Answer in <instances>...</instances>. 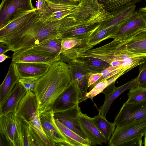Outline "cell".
I'll return each mask as SVG.
<instances>
[{
  "label": "cell",
  "mask_w": 146,
  "mask_h": 146,
  "mask_svg": "<svg viewBox=\"0 0 146 146\" xmlns=\"http://www.w3.org/2000/svg\"><path fill=\"white\" fill-rule=\"evenodd\" d=\"M36 11L39 19L45 21L51 15L52 12L48 7L45 0H37L36 4Z\"/></svg>",
  "instance_id": "836d02e7"
},
{
  "label": "cell",
  "mask_w": 146,
  "mask_h": 146,
  "mask_svg": "<svg viewBox=\"0 0 146 146\" xmlns=\"http://www.w3.org/2000/svg\"><path fill=\"white\" fill-rule=\"evenodd\" d=\"M36 10V9L26 11L15 16L5 26L0 29V39L6 37L20 29L34 15Z\"/></svg>",
  "instance_id": "7402d4cb"
},
{
  "label": "cell",
  "mask_w": 146,
  "mask_h": 146,
  "mask_svg": "<svg viewBox=\"0 0 146 146\" xmlns=\"http://www.w3.org/2000/svg\"><path fill=\"white\" fill-rule=\"evenodd\" d=\"M62 40V38L54 39L30 48L50 54L56 57L60 58Z\"/></svg>",
  "instance_id": "83f0119b"
},
{
  "label": "cell",
  "mask_w": 146,
  "mask_h": 146,
  "mask_svg": "<svg viewBox=\"0 0 146 146\" xmlns=\"http://www.w3.org/2000/svg\"><path fill=\"white\" fill-rule=\"evenodd\" d=\"M139 70L137 76L138 85L146 87V61L139 65Z\"/></svg>",
  "instance_id": "74e56055"
},
{
  "label": "cell",
  "mask_w": 146,
  "mask_h": 146,
  "mask_svg": "<svg viewBox=\"0 0 146 146\" xmlns=\"http://www.w3.org/2000/svg\"><path fill=\"white\" fill-rule=\"evenodd\" d=\"M146 131V119L132 122L115 128L108 142L110 146H119L123 142L133 139L142 138Z\"/></svg>",
  "instance_id": "8992f818"
},
{
  "label": "cell",
  "mask_w": 146,
  "mask_h": 146,
  "mask_svg": "<svg viewBox=\"0 0 146 146\" xmlns=\"http://www.w3.org/2000/svg\"><path fill=\"white\" fill-rule=\"evenodd\" d=\"M101 76V73L91 74L88 80V88L98 81Z\"/></svg>",
  "instance_id": "60d3db41"
},
{
  "label": "cell",
  "mask_w": 146,
  "mask_h": 146,
  "mask_svg": "<svg viewBox=\"0 0 146 146\" xmlns=\"http://www.w3.org/2000/svg\"><path fill=\"white\" fill-rule=\"evenodd\" d=\"M69 64L60 60L52 63L38 80L34 93L39 114L52 109L60 94L72 82Z\"/></svg>",
  "instance_id": "7a4b0ae2"
},
{
  "label": "cell",
  "mask_w": 146,
  "mask_h": 146,
  "mask_svg": "<svg viewBox=\"0 0 146 146\" xmlns=\"http://www.w3.org/2000/svg\"><path fill=\"white\" fill-rule=\"evenodd\" d=\"M29 133L31 146H45V145L35 129L29 124Z\"/></svg>",
  "instance_id": "d590c367"
},
{
  "label": "cell",
  "mask_w": 146,
  "mask_h": 146,
  "mask_svg": "<svg viewBox=\"0 0 146 146\" xmlns=\"http://www.w3.org/2000/svg\"><path fill=\"white\" fill-rule=\"evenodd\" d=\"M61 20L44 21L39 19L36 11L22 28L15 33L0 39L6 43L10 51L15 52L32 47L48 41L61 38L59 32Z\"/></svg>",
  "instance_id": "6da1fadb"
},
{
  "label": "cell",
  "mask_w": 146,
  "mask_h": 146,
  "mask_svg": "<svg viewBox=\"0 0 146 146\" xmlns=\"http://www.w3.org/2000/svg\"><path fill=\"white\" fill-rule=\"evenodd\" d=\"M138 12L144 21L146 26V10L141 8L139 9Z\"/></svg>",
  "instance_id": "7bdbcfd3"
},
{
  "label": "cell",
  "mask_w": 146,
  "mask_h": 146,
  "mask_svg": "<svg viewBox=\"0 0 146 146\" xmlns=\"http://www.w3.org/2000/svg\"><path fill=\"white\" fill-rule=\"evenodd\" d=\"M146 119V99L136 103L125 102L116 116L113 123L119 128L132 122Z\"/></svg>",
  "instance_id": "9c48e42d"
},
{
  "label": "cell",
  "mask_w": 146,
  "mask_h": 146,
  "mask_svg": "<svg viewBox=\"0 0 146 146\" xmlns=\"http://www.w3.org/2000/svg\"><path fill=\"white\" fill-rule=\"evenodd\" d=\"M31 146L29 133V124L24 121L20 135L19 146Z\"/></svg>",
  "instance_id": "e575fe53"
},
{
  "label": "cell",
  "mask_w": 146,
  "mask_h": 146,
  "mask_svg": "<svg viewBox=\"0 0 146 146\" xmlns=\"http://www.w3.org/2000/svg\"><path fill=\"white\" fill-rule=\"evenodd\" d=\"M79 104L66 110L54 111V117L82 137L87 139L81 128L79 121V115L81 111Z\"/></svg>",
  "instance_id": "7c38bea8"
},
{
  "label": "cell",
  "mask_w": 146,
  "mask_h": 146,
  "mask_svg": "<svg viewBox=\"0 0 146 146\" xmlns=\"http://www.w3.org/2000/svg\"><path fill=\"white\" fill-rule=\"evenodd\" d=\"M8 51H10L9 47L5 43L0 41V54H5Z\"/></svg>",
  "instance_id": "b9f144b4"
},
{
  "label": "cell",
  "mask_w": 146,
  "mask_h": 146,
  "mask_svg": "<svg viewBox=\"0 0 146 146\" xmlns=\"http://www.w3.org/2000/svg\"><path fill=\"white\" fill-rule=\"evenodd\" d=\"M82 56L100 58L110 66L120 67L127 72L146 61V57L135 55L127 51L123 38L114 39L102 46L89 49Z\"/></svg>",
  "instance_id": "3957f363"
},
{
  "label": "cell",
  "mask_w": 146,
  "mask_h": 146,
  "mask_svg": "<svg viewBox=\"0 0 146 146\" xmlns=\"http://www.w3.org/2000/svg\"><path fill=\"white\" fill-rule=\"evenodd\" d=\"M83 64L88 69L91 74L100 73L110 66V64L105 61L91 57H84Z\"/></svg>",
  "instance_id": "4dcf8cb0"
},
{
  "label": "cell",
  "mask_w": 146,
  "mask_h": 146,
  "mask_svg": "<svg viewBox=\"0 0 146 146\" xmlns=\"http://www.w3.org/2000/svg\"><path fill=\"white\" fill-rule=\"evenodd\" d=\"M32 0H2L0 6V29L15 16L26 11L36 9Z\"/></svg>",
  "instance_id": "ba28073f"
},
{
  "label": "cell",
  "mask_w": 146,
  "mask_h": 146,
  "mask_svg": "<svg viewBox=\"0 0 146 146\" xmlns=\"http://www.w3.org/2000/svg\"><path fill=\"white\" fill-rule=\"evenodd\" d=\"M143 144H144V146H146V131L144 135V140Z\"/></svg>",
  "instance_id": "f6af8a7d"
},
{
  "label": "cell",
  "mask_w": 146,
  "mask_h": 146,
  "mask_svg": "<svg viewBox=\"0 0 146 146\" xmlns=\"http://www.w3.org/2000/svg\"><path fill=\"white\" fill-rule=\"evenodd\" d=\"M68 64L72 80L80 90L82 98L88 92V80L91 73L82 64L74 62Z\"/></svg>",
  "instance_id": "ac0fdd59"
},
{
  "label": "cell",
  "mask_w": 146,
  "mask_h": 146,
  "mask_svg": "<svg viewBox=\"0 0 146 146\" xmlns=\"http://www.w3.org/2000/svg\"><path fill=\"white\" fill-rule=\"evenodd\" d=\"M15 114L29 124L39 114L37 100L34 92L27 90L26 94L19 104Z\"/></svg>",
  "instance_id": "4fadbf2b"
},
{
  "label": "cell",
  "mask_w": 146,
  "mask_h": 146,
  "mask_svg": "<svg viewBox=\"0 0 146 146\" xmlns=\"http://www.w3.org/2000/svg\"><path fill=\"white\" fill-rule=\"evenodd\" d=\"M143 144L142 138H137L126 141L120 146H142Z\"/></svg>",
  "instance_id": "f35d334b"
},
{
  "label": "cell",
  "mask_w": 146,
  "mask_h": 146,
  "mask_svg": "<svg viewBox=\"0 0 146 146\" xmlns=\"http://www.w3.org/2000/svg\"><path fill=\"white\" fill-rule=\"evenodd\" d=\"M56 123L60 130L66 136L72 146H91V142L84 139L64 125L55 119Z\"/></svg>",
  "instance_id": "4316f807"
},
{
  "label": "cell",
  "mask_w": 146,
  "mask_h": 146,
  "mask_svg": "<svg viewBox=\"0 0 146 146\" xmlns=\"http://www.w3.org/2000/svg\"><path fill=\"white\" fill-rule=\"evenodd\" d=\"M75 0V1H81V0Z\"/></svg>",
  "instance_id": "7dc6e473"
},
{
  "label": "cell",
  "mask_w": 146,
  "mask_h": 146,
  "mask_svg": "<svg viewBox=\"0 0 146 146\" xmlns=\"http://www.w3.org/2000/svg\"><path fill=\"white\" fill-rule=\"evenodd\" d=\"M101 23L75 20L68 15L61 20L59 32L62 39H84L88 38Z\"/></svg>",
  "instance_id": "277c9868"
},
{
  "label": "cell",
  "mask_w": 146,
  "mask_h": 146,
  "mask_svg": "<svg viewBox=\"0 0 146 146\" xmlns=\"http://www.w3.org/2000/svg\"><path fill=\"white\" fill-rule=\"evenodd\" d=\"M13 62L19 78H39L47 72L50 66L44 63Z\"/></svg>",
  "instance_id": "2e32d148"
},
{
  "label": "cell",
  "mask_w": 146,
  "mask_h": 146,
  "mask_svg": "<svg viewBox=\"0 0 146 146\" xmlns=\"http://www.w3.org/2000/svg\"><path fill=\"white\" fill-rule=\"evenodd\" d=\"M33 78H19L18 82L26 89L34 92L38 79Z\"/></svg>",
  "instance_id": "8d00e7d4"
},
{
  "label": "cell",
  "mask_w": 146,
  "mask_h": 146,
  "mask_svg": "<svg viewBox=\"0 0 146 146\" xmlns=\"http://www.w3.org/2000/svg\"><path fill=\"white\" fill-rule=\"evenodd\" d=\"M19 79L12 62L7 74L0 86V105L8 98Z\"/></svg>",
  "instance_id": "cb8c5ba5"
},
{
  "label": "cell",
  "mask_w": 146,
  "mask_h": 146,
  "mask_svg": "<svg viewBox=\"0 0 146 146\" xmlns=\"http://www.w3.org/2000/svg\"><path fill=\"white\" fill-rule=\"evenodd\" d=\"M137 86L138 83L137 77L119 87H115L113 91L105 95L104 103L98 110V114L106 118V114L115 100L127 90L134 88Z\"/></svg>",
  "instance_id": "44dd1931"
},
{
  "label": "cell",
  "mask_w": 146,
  "mask_h": 146,
  "mask_svg": "<svg viewBox=\"0 0 146 146\" xmlns=\"http://www.w3.org/2000/svg\"><path fill=\"white\" fill-rule=\"evenodd\" d=\"M9 58V56L6 55L5 54H0V62L1 63L5 60L7 58Z\"/></svg>",
  "instance_id": "ee69618b"
},
{
  "label": "cell",
  "mask_w": 146,
  "mask_h": 146,
  "mask_svg": "<svg viewBox=\"0 0 146 146\" xmlns=\"http://www.w3.org/2000/svg\"><path fill=\"white\" fill-rule=\"evenodd\" d=\"M120 26H114L99 31L94 32L88 39V44L93 46L102 41L112 38Z\"/></svg>",
  "instance_id": "f546056e"
},
{
  "label": "cell",
  "mask_w": 146,
  "mask_h": 146,
  "mask_svg": "<svg viewBox=\"0 0 146 146\" xmlns=\"http://www.w3.org/2000/svg\"><path fill=\"white\" fill-rule=\"evenodd\" d=\"M82 98L80 90L72 81L60 94L55 101L52 109L54 111L66 110L79 104Z\"/></svg>",
  "instance_id": "5bb4252c"
},
{
  "label": "cell",
  "mask_w": 146,
  "mask_h": 146,
  "mask_svg": "<svg viewBox=\"0 0 146 146\" xmlns=\"http://www.w3.org/2000/svg\"><path fill=\"white\" fill-rule=\"evenodd\" d=\"M52 109L39 114L40 123L45 134L56 145L72 146L66 136L57 125Z\"/></svg>",
  "instance_id": "30bf717a"
},
{
  "label": "cell",
  "mask_w": 146,
  "mask_h": 146,
  "mask_svg": "<svg viewBox=\"0 0 146 146\" xmlns=\"http://www.w3.org/2000/svg\"><path fill=\"white\" fill-rule=\"evenodd\" d=\"M146 28L145 23L138 11L128 18L120 26L112 36L114 39H121L131 36Z\"/></svg>",
  "instance_id": "e0dca14e"
},
{
  "label": "cell",
  "mask_w": 146,
  "mask_h": 146,
  "mask_svg": "<svg viewBox=\"0 0 146 146\" xmlns=\"http://www.w3.org/2000/svg\"><path fill=\"white\" fill-rule=\"evenodd\" d=\"M24 121L10 112L0 116V132L6 138L10 146H19L21 129Z\"/></svg>",
  "instance_id": "52a82bcc"
},
{
  "label": "cell",
  "mask_w": 146,
  "mask_h": 146,
  "mask_svg": "<svg viewBox=\"0 0 146 146\" xmlns=\"http://www.w3.org/2000/svg\"></svg>",
  "instance_id": "c3c4849f"
},
{
  "label": "cell",
  "mask_w": 146,
  "mask_h": 146,
  "mask_svg": "<svg viewBox=\"0 0 146 146\" xmlns=\"http://www.w3.org/2000/svg\"><path fill=\"white\" fill-rule=\"evenodd\" d=\"M135 8L136 5H135L125 7L117 11L112 17L102 22L94 32L99 31L112 26H120L136 12Z\"/></svg>",
  "instance_id": "603a6c76"
},
{
  "label": "cell",
  "mask_w": 146,
  "mask_h": 146,
  "mask_svg": "<svg viewBox=\"0 0 146 146\" xmlns=\"http://www.w3.org/2000/svg\"><path fill=\"white\" fill-rule=\"evenodd\" d=\"M92 118L95 123L108 142L114 131L116 125L99 114Z\"/></svg>",
  "instance_id": "f1b7e54d"
},
{
  "label": "cell",
  "mask_w": 146,
  "mask_h": 146,
  "mask_svg": "<svg viewBox=\"0 0 146 146\" xmlns=\"http://www.w3.org/2000/svg\"><path fill=\"white\" fill-rule=\"evenodd\" d=\"M79 119L81 128L87 138L91 142V146L108 143L106 138L95 123L92 117L80 112Z\"/></svg>",
  "instance_id": "9a60e30c"
},
{
  "label": "cell",
  "mask_w": 146,
  "mask_h": 146,
  "mask_svg": "<svg viewBox=\"0 0 146 146\" xmlns=\"http://www.w3.org/2000/svg\"><path fill=\"white\" fill-rule=\"evenodd\" d=\"M26 92V89L18 81L6 101L0 105V116L10 112H15L20 102Z\"/></svg>",
  "instance_id": "ffe728a7"
},
{
  "label": "cell",
  "mask_w": 146,
  "mask_h": 146,
  "mask_svg": "<svg viewBox=\"0 0 146 146\" xmlns=\"http://www.w3.org/2000/svg\"><path fill=\"white\" fill-rule=\"evenodd\" d=\"M143 9L146 10V7H142L141 8Z\"/></svg>",
  "instance_id": "bcb514c9"
},
{
  "label": "cell",
  "mask_w": 146,
  "mask_h": 146,
  "mask_svg": "<svg viewBox=\"0 0 146 146\" xmlns=\"http://www.w3.org/2000/svg\"><path fill=\"white\" fill-rule=\"evenodd\" d=\"M46 1L52 3L65 5H78L80 1L74 0H45Z\"/></svg>",
  "instance_id": "ab89813d"
},
{
  "label": "cell",
  "mask_w": 146,
  "mask_h": 146,
  "mask_svg": "<svg viewBox=\"0 0 146 146\" xmlns=\"http://www.w3.org/2000/svg\"><path fill=\"white\" fill-rule=\"evenodd\" d=\"M46 2L48 6L52 12L51 15L47 20V21H48L61 20L78 10L80 7L79 3L75 5H65Z\"/></svg>",
  "instance_id": "d4e9b609"
},
{
  "label": "cell",
  "mask_w": 146,
  "mask_h": 146,
  "mask_svg": "<svg viewBox=\"0 0 146 146\" xmlns=\"http://www.w3.org/2000/svg\"><path fill=\"white\" fill-rule=\"evenodd\" d=\"M128 104L137 103L146 99V87L139 86L130 89L127 94Z\"/></svg>",
  "instance_id": "d6a6232c"
},
{
  "label": "cell",
  "mask_w": 146,
  "mask_h": 146,
  "mask_svg": "<svg viewBox=\"0 0 146 146\" xmlns=\"http://www.w3.org/2000/svg\"><path fill=\"white\" fill-rule=\"evenodd\" d=\"M102 5L105 11L113 15L117 11L135 5L141 0H97Z\"/></svg>",
  "instance_id": "484cf974"
},
{
  "label": "cell",
  "mask_w": 146,
  "mask_h": 146,
  "mask_svg": "<svg viewBox=\"0 0 146 146\" xmlns=\"http://www.w3.org/2000/svg\"><path fill=\"white\" fill-rule=\"evenodd\" d=\"M60 60L59 58L31 48L19 50L14 52L12 57L13 62H28L44 63L50 65Z\"/></svg>",
  "instance_id": "8fae6325"
},
{
  "label": "cell",
  "mask_w": 146,
  "mask_h": 146,
  "mask_svg": "<svg viewBox=\"0 0 146 146\" xmlns=\"http://www.w3.org/2000/svg\"><path fill=\"white\" fill-rule=\"evenodd\" d=\"M123 38L127 51L135 55L146 57V28L131 36Z\"/></svg>",
  "instance_id": "d6986e66"
},
{
  "label": "cell",
  "mask_w": 146,
  "mask_h": 146,
  "mask_svg": "<svg viewBox=\"0 0 146 146\" xmlns=\"http://www.w3.org/2000/svg\"><path fill=\"white\" fill-rule=\"evenodd\" d=\"M118 76L115 77L110 79L102 81L95 85L86 96L79 101V103L90 98L93 100V98L99 94L102 93L108 86L119 78Z\"/></svg>",
  "instance_id": "1f68e13d"
},
{
  "label": "cell",
  "mask_w": 146,
  "mask_h": 146,
  "mask_svg": "<svg viewBox=\"0 0 146 146\" xmlns=\"http://www.w3.org/2000/svg\"><path fill=\"white\" fill-rule=\"evenodd\" d=\"M60 60L68 64L76 62L83 64V54L92 49L93 46L88 44V39L73 38L62 39Z\"/></svg>",
  "instance_id": "5b68a950"
}]
</instances>
